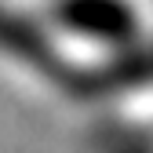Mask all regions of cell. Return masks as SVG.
I'll return each mask as SVG.
<instances>
[{"label": "cell", "mask_w": 153, "mask_h": 153, "mask_svg": "<svg viewBox=\"0 0 153 153\" xmlns=\"http://www.w3.org/2000/svg\"><path fill=\"white\" fill-rule=\"evenodd\" d=\"M62 18L73 29L91 33L95 40H106V33L117 36L128 26V11H124L120 0H66L62 4Z\"/></svg>", "instance_id": "obj_1"}]
</instances>
